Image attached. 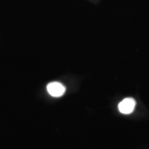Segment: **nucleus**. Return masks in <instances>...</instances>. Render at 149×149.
Here are the masks:
<instances>
[{"mask_svg": "<svg viewBox=\"0 0 149 149\" xmlns=\"http://www.w3.org/2000/svg\"><path fill=\"white\" fill-rule=\"evenodd\" d=\"M136 101L133 97H127L123 100L119 104L118 109L121 113L124 115H128L132 113L135 109Z\"/></svg>", "mask_w": 149, "mask_h": 149, "instance_id": "obj_1", "label": "nucleus"}, {"mask_svg": "<svg viewBox=\"0 0 149 149\" xmlns=\"http://www.w3.org/2000/svg\"><path fill=\"white\" fill-rule=\"evenodd\" d=\"M47 91L51 96L55 97H61L66 92V87L62 84L53 81L49 83L47 86Z\"/></svg>", "mask_w": 149, "mask_h": 149, "instance_id": "obj_2", "label": "nucleus"}]
</instances>
